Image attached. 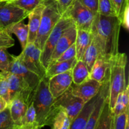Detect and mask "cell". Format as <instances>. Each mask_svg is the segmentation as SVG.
I'll return each mask as SVG.
<instances>
[{"label":"cell","instance_id":"cell-11","mask_svg":"<svg viewBox=\"0 0 129 129\" xmlns=\"http://www.w3.org/2000/svg\"><path fill=\"white\" fill-rule=\"evenodd\" d=\"M8 72L21 77L34 91H36L37 88L42 79L36 74L29 70L25 66L20 55L13 56V59L11 61Z\"/></svg>","mask_w":129,"mask_h":129},{"label":"cell","instance_id":"cell-16","mask_svg":"<svg viewBox=\"0 0 129 129\" xmlns=\"http://www.w3.org/2000/svg\"><path fill=\"white\" fill-rule=\"evenodd\" d=\"M45 8L44 1L42 3L38 5L32 11L29 13L28 17L29 21L28 24V44L34 43L36 39L38 30L40 26L41 21L42 14L43 10Z\"/></svg>","mask_w":129,"mask_h":129},{"label":"cell","instance_id":"cell-1","mask_svg":"<svg viewBox=\"0 0 129 129\" xmlns=\"http://www.w3.org/2000/svg\"><path fill=\"white\" fill-rule=\"evenodd\" d=\"M120 27V21L116 16L95 15L91 31L99 46L101 55L106 59H110L119 52Z\"/></svg>","mask_w":129,"mask_h":129},{"label":"cell","instance_id":"cell-10","mask_svg":"<svg viewBox=\"0 0 129 129\" xmlns=\"http://www.w3.org/2000/svg\"><path fill=\"white\" fill-rule=\"evenodd\" d=\"M29 13L11 2L0 1V23L4 29L6 26L23 21Z\"/></svg>","mask_w":129,"mask_h":129},{"label":"cell","instance_id":"cell-24","mask_svg":"<svg viewBox=\"0 0 129 129\" xmlns=\"http://www.w3.org/2000/svg\"><path fill=\"white\" fill-rule=\"evenodd\" d=\"M100 55H101V52L99 46L93 35L91 42L86 50L83 59H82V60L86 66L89 73H90V71L91 70V68L94 62L96 61V60L98 59Z\"/></svg>","mask_w":129,"mask_h":129},{"label":"cell","instance_id":"cell-28","mask_svg":"<svg viewBox=\"0 0 129 129\" xmlns=\"http://www.w3.org/2000/svg\"><path fill=\"white\" fill-rule=\"evenodd\" d=\"M0 129H16L8 106L0 113Z\"/></svg>","mask_w":129,"mask_h":129},{"label":"cell","instance_id":"cell-5","mask_svg":"<svg viewBox=\"0 0 129 129\" xmlns=\"http://www.w3.org/2000/svg\"><path fill=\"white\" fill-rule=\"evenodd\" d=\"M73 24L74 23L69 18L62 15L60 20L50 32L45 41L40 55V60L45 69H47L50 63L51 55L60 36L67 28Z\"/></svg>","mask_w":129,"mask_h":129},{"label":"cell","instance_id":"cell-36","mask_svg":"<svg viewBox=\"0 0 129 129\" xmlns=\"http://www.w3.org/2000/svg\"><path fill=\"white\" fill-rule=\"evenodd\" d=\"M81 3L94 15L98 13V0H79Z\"/></svg>","mask_w":129,"mask_h":129},{"label":"cell","instance_id":"cell-42","mask_svg":"<svg viewBox=\"0 0 129 129\" xmlns=\"http://www.w3.org/2000/svg\"><path fill=\"white\" fill-rule=\"evenodd\" d=\"M4 30V28H3V26L1 25V23H0V30Z\"/></svg>","mask_w":129,"mask_h":129},{"label":"cell","instance_id":"cell-33","mask_svg":"<svg viewBox=\"0 0 129 129\" xmlns=\"http://www.w3.org/2000/svg\"><path fill=\"white\" fill-rule=\"evenodd\" d=\"M0 96L6 102L8 105L10 103V90L8 79L0 72Z\"/></svg>","mask_w":129,"mask_h":129},{"label":"cell","instance_id":"cell-25","mask_svg":"<svg viewBox=\"0 0 129 129\" xmlns=\"http://www.w3.org/2000/svg\"><path fill=\"white\" fill-rule=\"evenodd\" d=\"M113 119V114L110 108L108 96L104 103L95 129H112Z\"/></svg>","mask_w":129,"mask_h":129},{"label":"cell","instance_id":"cell-39","mask_svg":"<svg viewBox=\"0 0 129 129\" xmlns=\"http://www.w3.org/2000/svg\"><path fill=\"white\" fill-rule=\"evenodd\" d=\"M8 106V105L6 103V101L2 97L0 96V113L3 112Z\"/></svg>","mask_w":129,"mask_h":129},{"label":"cell","instance_id":"cell-40","mask_svg":"<svg viewBox=\"0 0 129 129\" xmlns=\"http://www.w3.org/2000/svg\"><path fill=\"white\" fill-rule=\"evenodd\" d=\"M18 129H34V128H30V127H20V128H19Z\"/></svg>","mask_w":129,"mask_h":129},{"label":"cell","instance_id":"cell-29","mask_svg":"<svg viewBox=\"0 0 129 129\" xmlns=\"http://www.w3.org/2000/svg\"><path fill=\"white\" fill-rule=\"evenodd\" d=\"M44 1L43 0H14L11 1V3L25 10L28 13H30L38 5L42 3Z\"/></svg>","mask_w":129,"mask_h":129},{"label":"cell","instance_id":"cell-34","mask_svg":"<svg viewBox=\"0 0 129 129\" xmlns=\"http://www.w3.org/2000/svg\"><path fill=\"white\" fill-rule=\"evenodd\" d=\"M14 45L15 40L11 35H10L5 29L0 30V47L8 49Z\"/></svg>","mask_w":129,"mask_h":129},{"label":"cell","instance_id":"cell-26","mask_svg":"<svg viewBox=\"0 0 129 129\" xmlns=\"http://www.w3.org/2000/svg\"><path fill=\"white\" fill-rule=\"evenodd\" d=\"M73 83L79 84L89 78V71L82 60H77L72 69Z\"/></svg>","mask_w":129,"mask_h":129},{"label":"cell","instance_id":"cell-32","mask_svg":"<svg viewBox=\"0 0 129 129\" xmlns=\"http://www.w3.org/2000/svg\"><path fill=\"white\" fill-rule=\"evenodd\" d=\"M129 106L125 110L117 116L113 115V127L114 129H125L126 124L128 120Z\"/></svg>","mask_w":129,"mask_h":129},{"label":"cell","instance_id":"cell-22","mask_svg":"<svg viewBox=\"0 0 129 129\" xmlns=\"http://www.w3.org/2000/svg\"><path fill=\"white\" fill-rule=\"evenodd\" d=\"M115 16L120 21L121 26L128 29V0H112Z\"/></svg>","mask_w":129,"mask_h":129},{"label":"cell","instance_id":"cell-17","mask_svg":"<svg viewBox=\"0 0 129 129\" xmlns=\"http://www.w3.org/2000/svg\"><path fill=\"white\" fill-rule=\"evenodd\" d=\"M92 39L93 34L91 31L77 29L76 38L74 42L76 52V58L77 60H82L84 52L90 44Z\"/></svg>","mask_w":129,"mask_h":129},{"label":"cell","instance_id":"cell-35","mask_svg":"<svg viewBox=\"0 0 129 129\" xmlns=\"http://www.w3.org/2000/svg\"><path fill=\"white\" fill-rule=\"evenodd\" d=\"M76 52L75 44H74L67 50H66L55 62H62L70 60L73 58H76Z\"/></svg>","mask_w":129,"mask_h":129},{"label":"cell","instance_id":"cell-2","mask_svg":"<svg viewBox=\"0 0 129 129\" xmlns=\"http://www.w3.org/2000/svg\"><path fill=\"white\" fill-rule=\"evenodd\" d=\"M109 95L110 108L113 110L117 96L125 88V68L127 57L125 53L118 52L109 59Z\"/></svg>","mask_w":129,"mask_h":129},{"label":"cell","instance_id":"cell-6","mask_svg":"<svg viewBox=\"0 0 129 129\" xmlns=\"http://www.w3.org/2000/svg\"><path fill=\"white\" fill-rule=\"evenodd\" d=\"M62 15L69 18L78 30L91 31L95 15L83 6L79 0H74Z\"/></svg>","mask_w":129,"mask_h":129},{"label":"cell","instance_id":"cell-31","mask_svg":"<svg viewBox=\"0 0 129 129\" xmlns=\"http://www.w3.org/2000/svg\"><path fill=\"white\" fill-rule=\"evenodd\" d=\"M98 13L105 16H115L112 0H98Z\"/></svg>","mask_w":129,"mask_h":129},{"label":"cell","instance_id":"cell-45","mask_svg":"<svg viewBox=\"0 0 129 129\" xmlns=\"http://www.w3.org/2000/svg\"><path fill=\"white\" fill-rule=\"evenodd\" d=\"M56 1H58V0H56Z\"/></svg>","mask_w":129,"mask_h":129},{"label":"cell","instance_id":"cell-41","mask_svg":"<svg viewBox=\"0 0 129 129\" xmlns=\"http://www.w3.org/2000/svg\"><path fill=\"white\" fill-rule=\"evenodd\" d=\"M14 0H0V1H5V2H11Z\"/></svg>","mask_w":129,"mask_h":129},{"label":"cell","instance_id":"cell-18","mask_svg":"<svg viewBox=\"0 0 129 129\" xmlns=\"http://www.w3.org/2000/svg\"><path fill=\"white\" fill-rule=\"evenodd\" d=\"M11 117L16 125V129L19 128L20 123L27 110L28 105L24 101L19 98H15L8 105Z\"/></svg>","mask_w":129,"mask_h":129},{"label":"cell","instance_id":"cell-3","mask_svg":"<svg viewBox=\"0 0 129 129\" xmlns=\"http://www.w3.org/2000/svg\"><path fill=\"white\" fill-rule=\"evenodd\" d=\"M48 79L44 76L40 80L33 100V105L36 112V124L38 129L49 126L55 107L54 98L48 88Z\"/></svg>","mask_w":129,"mask_h":129},{"label":"cell","instance_id":"cell-9","mask_svg":"<svg viewBox=\"0 0 129 129\" xmlns=\"http://www.w3.org/2000/svg\"><path fill=\"white\" fill-rule=\"evenodd\" d=\"M85 104L80 98L74 95L69 88L66 91L57 98L54 99L53 105L64 110L71 121L73 120Z\"/></svg>","mask_w":129,"mask_h":129},{"label":"cell","instance_id":"cell-30","mask_svg":"<svg viewBox=\"0 0 129 129\" xmlns=\"http://www.w3.org/2000/svg\"><path fill=\"white\" fill-rule=\"evenodd\" d=\"M6 48L0 47V71L8 72L10 64L13 59V55L9 54Z\"/></svg>","mask_w":129,"mask_h":129},{"label":"cell","instance_id":"cell-38","mask_svg":"<svg viewBox=\"0 0 129 129\" xmlns=\"http://www.w3.org/2000/svg\"><path fill=\"white\" fill-rule=\"evenodd\" d=\"M122 100L125 107L128 106L129 102V86L127 84L124 90L122 92Z\"/></svg>","mask_w":129,"mask_h":129},{"label":"cell","instance_id":"cell-44","mask_svg":"<svg viewBox=\"0 0 129 129\" xmlns=\"http://www.w3.org/2000/svg\"><path fill=\"white\" fill-rule=\"evenodd\" d=\"M43 1H46V0H43Z\"/></svg>","mask_w":129,"mask_h":129},{"label":"cell","instance_id":"cell-23","mask_svg":"<svg viewBox=\"0 0 129 129\" xmlns=\"http://www.w3.org/2000/svg\"><path fill=\"white\" fill-rule=\"evenodd\" d=\"M49 126L52 129H69L71 121L64 110L55 107Z\"/></svg>","mask_w":129,"mask_h":129},{"label":"cell","instance_id":"cell-14","mask_svg":"<svg viewBox=\"0 0 129 129\" xmlns=\"http://www.w3.org/2000/svg\"><path fill=\"white\" fill-rule=\"evenodd\" d=\"M102 83L89 78L79 84L73 83L70 88L72 93L86 103L98 94Z\"/></svg>","mask_w":129,"mask_h":129},{"label":"cell","instance_id":"cell-37","mask_svg":"<svg viewBox=\"0 0 129 129\" xmlns=\"http://www.w3.org/2000/svg\"><path fill=\"white\" fill-rule=\"evenodd\" d=\"M74 1V0H58L57 6L59 11L61 15H62L68 7L71 5V4Z\"/></svg>","mask_w":129,"mask_h":129},{"label":"cell","instance_id":"cell-7","mask_svg":"<svg viewBox=\"0 0 129 129\" xmlns=\"http://www.w3.org/2000/svg\"><path fill=\"white\" fill-rule=\"evenodd\" d=\"M1 73L8 79L10 102L13 98H19L24 101L28 107L32 103L35 91L32 90L21 77L10 72Z\"/></svg>","mask_w":129,"mask_h":129},{"label":"cell","instance_id":"cell-12","mask_svg":"<svg viewBox=\"0 0 129 129\" xmlns=\"http://www.w3.org/2000/svg\"><path fill=\"white\" fill-rule=\"evenodd\" d=\"M109 95V69L102 83L99 94L84 129H95L106 99Z\"/></svg>","mask_w":129,"mask_h":129},{"label":"cell","instance_id":"cell-4","mask_svg":"<svg viewBox=\"0 0 129 129\" xmlns=\"http://www.w3.org/2000/svg\"><path fill=\"white\" fill-rule=\"evenodd\" d=\"M44 4L45 8L42 14L40 26L34 43L41 51L47 39L62 16L56 0H46L44 1Z\"/></svg>","mask_w":129,"mask_h":129},{"label":"cell","instance_id":"cell-20","mask_svg":"<svg viewBox=\"0 0 129 129\" xmlns=\"http://www.w3.org/2000/svg\"><path fill=\"white\" fill-rule=\"evenodd\" d=\"M5 30L10 35L13 34L16 35L20 41L22 50H24L28 44V25L24 23L23 21H21L6 26Z\"/></svg>","mask_w":129,"mask_h":129},{"label":"cell","instance_id":"cell-27","mask_svg":"<svg viewBox=\"0 0 129 129\" xmlns=\"http://www.w3.org/2000/svg\"><path fill=\"white\" fill-rule=\"evenodd\" d=\"M20 127H30L34 129H38L36 124V112L33 102L28 107L26 113L20 123L19 128Z\"/></svg>","mask_w":129,"mask_h":129},{"label":"cell","instance_id":"cell-21","mask_svg":"<svg viewBox=\"0 0 129 129\" xmlns=\"http://www.w3.org/2000/svg\"><path fill=\"white\" fill-rule=\"evenodd\" d=\"M76 58L62 62H54L49 64L46 69L45 76L49 79L53 76L65 73L73 69L77 62Z\"/></svg>","mask_w":129,"mask_h":129},{"label":"cell","instance_id":"cell-15","mask_svg":"<svg viewBox=\"0 0 129 129\" xmlns=\"http://www.w3.org/2000/svg\"><path fill=\"white\" fill-rule=\"evenodd\" d=\"M76 34L77 28L74 24L69 26L63 32L54 48L50 58V63L55 62L66 50L74 44L76 38Z\"/></svg>","mask_w":129,"mask_h":129},{"label":"cell","instance_id":"cell-19","mask_svg":"<svg viewBox=\"0 0 129 129\" xmlns=\"http://www.w3.org/2000/svg\"><path fill=\"white\" fill-rule=\"evenodd\" d=\"M109 66V59L100 55L94 62L91 70L90 71L89 78L102 83L108 73Z\"/></svg>","mask_w":129,"mask_h":129},{"label":"cell","instance_id":"cell-13","mask_svg":"<svg viewBox=\"0 0 129 129\" xmlns=\"http://www.w3.org/2000/svg\"><path fill=\"white\" fill-rule=\"evenodd\" d=\"M72 84V70L53 76L48 80V88L54 99L66 91Z\"/></svg>","mask_w":129,"mask_h":129},{"label":"cell","instance_id":"cell-8","mask_svg":"<svg viewBox=\"0 0 129 129\" xmlns=\"http://www.w3.org/2000/svg\"><path fill=\"white\" fill-rule=\"evenodd\" d=\"M40 55L41 50L34 43H28L19 55L25 66L42 79L45 76L46 69L42 64Z\"/></svg>","mask_w":129,"mask_h":129},{"label":"cell","instance_id":"cell-43","mask_svg":"<svg viewBox=\"0 0 129 129\" xmlns=\"http://www.w3.org/2000/svg\"><path fill=\"white\" fill-rule=\"evenodd\" d=\"M112 129H114V127H113V122H112Z\"/></svg>","mask_w":129,"mask_h":129}]
</instances>
